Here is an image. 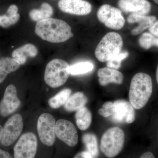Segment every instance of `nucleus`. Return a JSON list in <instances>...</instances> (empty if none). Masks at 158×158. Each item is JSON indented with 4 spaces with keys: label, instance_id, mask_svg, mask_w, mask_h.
Masks as SVG:
<instances>
[{
    "label": "nucleus",
    "instance_id": "obj_1",
    "mask_svg": "<svg viewBox=\"0 0 158 158\" xmlns=\"http://www.w3.org/2000/svg\"><path fill=\"white\" fill-rule=\"evenodd\" d=\"M35 32L43 40L53 43L65 42L73 36L71 28L67 23L52 18L37 22Z\"/></svg>",
    "mask_w": 158,
    "mask_h": 158
},
{
    "label": "nucleus",
    "instance_id": "obj_2",
    "mask_svg": "<svg viewBox=\"0 0 158 158\" xmlns=\"http://www.w3.org/2000/svg\"><path fill=\"white\" fill-rule=\"evenodd\" d=\"M152 81L149 75L144 73L136 74L130 85L129 98L133 107L140 110L149 101L152 93Z\"/></svg>",
    "mask_w": 158,
    "mask_h": 158
},
{
    "label": "nucleus",
    "instance_id": "obj_3",
    "mask_svg": "<svg viewBox=\"0 0 158 158\" xmlns=\"http://www.w3.org/2000/svg\"><path fill=\"white\" fill-rule=\"evenodd\" d=\"M123 46L121 35L116 32L105 35L97 46L95 56L101 62H108L120 53Z\"/></svg>",
    "mask_w": 158,
    "mask_h": 158
},
{
    "label": "nucleus",
    "instance_id": "obj_4",
    "mask_svg": "<svg viewBox=\"0 0 158 158\" xmlns=\"http://www.w3.org/2000/svg\"><path fill=\"white\" fill-rule=\"evenodd\" d=\"M69 65L61 59H54L46 67L44 79L49 87L56 88L64 85L70 75Z\"/></svg>",
    "mask_w": 158,
    "mask_h": 158
},
{
    "label": "nucleus",
    "instance_id": "obj_5",
    "mask_svg": "<svg viewBox=\"0 0 158 158\" xmlns=\"http://www.w3.org/2000/svg\"><path fill=\"white\" fill-rule=\"evenodd\" d=\"M124 141V133L120 128H110L102 136L101 151L108 158L115 157L122 150Z\"/></svg>",
    "mask_w": 158,
    "mask_h": 158
},
{
    "label": "nucleus",
    "instance_id": "obj_6",
    "mask_svg": "<svg viewBox=\"0 0 158 158\" xmlns=\"http://www.w3.org/2000/svg\"><path fill=\"white\" fill-rule=\"evenodd\" d=\"M110 114L113 121L116 123H131L135 118L134 108L130 102L119 99L112 102H106L102 106Z\"/></svg>",
    "mask_w": 158,
    "mask_h": 158
},
{
    "label": "nucleus",
    "instance_id": "obj_7",
    "mask_svg": "<svg viewBox=\"0 0 158 158\" xmlns=\"http://www.w3.org/2000/svg\"><path fill=\"white\" fill-rule=\"evenodd\" d=\"M97 17L100 22L113 30H120L125 23V19L121 10L108 4L100 7L97 12Z\"/></svg>",
    "mask_w": 158,
    "mask_h": 158
},
{
    "label": "nucleus",
    "instance_id": "obj_8",
    "mask_svg": "<svg viewBox=\"0 0 158 158\" xmlns=\"http://www.w3.org/2000/svg\"><path fill=\"white\" fill-rule=\"evenodd\" d=\"M56 120L48 113L41 114L37 121V130L40 141L44 145L51 146L56 138Z\"/></svg>",
    "mask_w": 158,
    "mask_h": 158
},
{
    "label": "nucleus",
    "instance_id": "obj_9",
    "mask_svg": "<svg viewBox=\"0 0 158 158\" xmlns=\"http://www.w3.org/2000/svg\"><path fill=\"white\" fill-rule=\"evenodd\" d=\"M23 127L21 115L15 114L8 119L3 127L1 144L5 146L11 145L19 137Z\"/></svg>",
    "mask_w": 158,
    "mask_h": 158
},
{
    "label": "nucleus",
    "instance_id": "obj_10",
    "mask_svg": "<svg viewBox=\"0 0 158 158\" xmlns=\"http://www.w3.org/2000/svg\"><path fill=\"white\" fill-rule=\"evenodd\" d=\"M37 139L34 133L22 135L14 148V158H34L37 152Z\"/></svg>",
    "mask_w": 158,
    "mask_h": 158
},
{
    "label": "nucleus",
    "instance_id": "obj_11",
    "mask_svg": "<svg viewBox=\"0 0 158 158\" xmlns=\"http://www.w3.org/2000/svg\"><path fill=\"white\" fill-rule=\"evenodd\" d=\"M56 135L59 139L68 146L74 147L77 144V132L72 123L64 119H60L56 123Z\"/></svg>",
    "mask_w": 158,
    "mask_h": 158
},
{
    "label": "nucleus",
    "instance_id": "obj_12",
    "mask_svg": "<svg viewBox=\"0 0 158 158\" xmlns=\"http://www.w3.org/2000/svg\"><path fill=\"white\" fill-rule=\"evenodd\" d=\"M20 104L16 87L13 85H9L0 102V115L6 117L11 115L18 109Z\"/></svg>",
    "mask_w": 158,
    "mask_h": 158
},
{
    "label": "nucleus",
    "instance_id": "obj_13",
    "mask_svg": "<svg viewBox=\"0 0 158 158\" xmlns=\"http://www.w3.org/2000/svg\"><path fill=\"white\" fill-rule=\"evenodd\" d=\"M58 7L61 11L72 15H86L92 11V6L85 0H60Z\"/></svg>",
    "mask_w": 158,
    "mask_h": 158
},
{
    "label": "nucleus",
    "instance_id": "obj_14",
    "mask_svg": "<svg viewBox=\"0 0 158 158\" xmlns=\"http://www.w3.org/2000/svg\"><path fill=\"white\" fill-rule=\"evenodd\" d=\"M118 7L125 13L147 15L151 10V4L148 0H118Z\"/></svg>",
    "mask_w": 158,
    "mask_h": 158
},
{
    "label": "nucleus",
    "instance_id": "obj_15",
    "mask_svg": "<svg viewBox=\"0 0 158 158\" xmlns=\"http://www.w3.org/2000/svg\"><path fill=\"white\" fill-rule=\"evenodd\" d=\"M98 82L102 86H106L110 83L121 85L123 82V76L119 71L109 67L101 68L98 71Z\"/></svg>",
    "mask_w": 158,
    "mask_h": 158
},
{
    "label": "nucleus",
    "instance_id": "obj_16",
    "mask_svg": "<svg viewBox=\"0 0 158 158\" xmlns=\"http://www.w3.org/2000/svg\"><path fill=\"white\" fill-rule=\"evenodd\" d=\"M128 23H137L138 25L131 31L134 35H138L146 29L149 28L156 21V17L153 15H139L130 14L127 17Z\"/></svg>",
    "mask_w": 158,
    "mask_h": 158
},
{
    "label": "nucleus",
    "instance_id": "obj_17",
    "mask_svg": "<svg viewBox=\"0 0 158 158\" xmlns=\"http://www.w3.org/2000/svg\"><path fill=\"white\" fill-rule=\"evenodd\" d=\"M37 54L38 50L35 45L27 44L14 50L11 54V56L22 65L26 63L28 58H34Z\"/></svg>",
    "mask_w": 158,
    "mask_h": 158
},
{
    "label": "nucleus",
    "instance_id": "obj_18",
    "mask_svg": "<svg viewBox=\"0 0 158 158\" xmlns=\"http://www.w3.org/2000/svg\"><path fill=\"white\" fill-rule=\"evenodd\" d=\"M21 64L13 58L2 57L0 59V84L2 83L9 74L18 70Z\"/></svg>",
    "mask_w": 158,
    "mask_h": 158
},
{
    "label": "nucleus",
    "instance_id": "obj_19",
    "mask_svg": "<svg viewBox=\"0 0 158 158\" xmlns=\"http://www.w3.org/2000/svg\"><path fill=\"white\" fill-rule=\"evenodd\" d=\"M88 99L83 92H77L71 95L64 105V108L68 112H73L85 106Z\"/></svg>",
    "mask_w": 158,
    "mask_h": 158
},
{
    "label": "nucleus",
    "instance_id": "obj_20",
    "mask_svg": "<svg viewBox=\"0 0 158 158\" xmlns=\"http://www.w3.org/2000/svg\"><path fill=\"white\" fill-rule=\"evenodd\" d=\"M16 5L9 6L6 14L0 15V27L8 28L16 23L19 20L20 15Z\"/></svg>",
    "mask_w": 158,
    "mask_h": 158
},
{
    "label": "nucleus",
    "instance_id": "obj_21",
    "mask_svg": "<svg viewBox=\"0 0 158 158\" xmlns=\"http://www.w3.org/2000/svg\"><path fill=\"white\" fill-rule=\"evenodd\" d=\"M54 10L52 6L48 3L44 2L38 9H33L29 12L30 18L35 22L40 21L50 18L53 14Z\"/></svg>",
    "mask_w": 158,
    "mask_h": 158
},
{
    "label": "nucleus",
    "instance_id": "obj_22",
    "mask_svg": "<svg viewBox=\"0 0 158 158\" xmlns=\"http://www.w3.org/2000/svg\"><path fill=\"white\" fill-rule=\"evenodd\" d=\"M75 118L78 127L82 131L88 129L92 122L91 112L85 106L77 110Z\"/></svg>",
    "mask_w": 158,
    "mask_h": 158
},
{
    "label": "nucleus",
    "instance_id": "obj_23",
    "mask_svg": "<svg viewBox=\"0 0 158 158\" xmlns=\"http://www.w3.org/2000/svg\"><path fill=\"white\" fill-rule=\"evenodd\" d=\"M72 91L71 89L65 88L61 90L56 95L51 98L48 100V104L53 109H58L64 106L70 96Z\"/></svg>",
    "mask_w": 158,
    "mask_h": 158
},
{
    "label": "nucleus",
    "instance_id": "obj_24",
    "mask_svg": "<svg viewBox=\"0 0 158 158\" xmlns=\"http://www.w3.org/2000/svg\"><path fill=\"white\" fill-rule=\"evenodd\" d=\"M82 141L85 144L87 151L91 154L94 157H96L98 156L99 151L96 136L91 133L85 134L83 136Z\"/></svg>",
    "mask_w": 158,
    "mask_h": 158
},
{
    "label": "nucleus",
    "instance_id": "obj_25",
    "mask_svg": "<svg viewBox=\"0 0 158 158\" xmlns=\"http://www.w3.org/2000/svg\"><path fill=\"white\" fill-rule=\"evenodd\" d=\"M94 68L93 63L89 62H81L73 64L69 66L71 75L84 74L91 72Z\"/></svg>",
    "mask_w": 158,
    "mask_h": 158
},
{
    "label": "nucleus",
    "instance_id": "obj_26",
    "mask_svg": "<svg viewBox=\"0 0 158 158\" xmlns=\"http://www.w3.org/2000/svg\"><path fill=\"white\" fill-rule=\"evenodd\" d=\"M139 45L142 48L148 50L153 46L158 47V37L151 33L145 32L138 40Z\"/></svg>",
    "mask_w": 158,
    "mask_h": 158
},
{
    "label": "nucleus",
    "instance_id": "obj_27",
    "mask_svg": "<svg viewBox=\"0 0 158 158\" xmlns=\"http://www.w3.org/2000/svg\"><path fill=\"white\" fill-rule=\"evenodd\" d=\"M129 53L127 52H120L117 56L107 62L106 65L109 68L118 69L120 68L123 60L127 58Z\"/></svg>",
    "mask_w": 158,
    "mask_h": 158
},
{
    "label": "nucleus",
    "instance_id": "obj_28",
    "mask_svg": "<svg viewBox=\"0 0 158 158\" xmlns=\"http://www.w3.org/2000/svg\"><path fill=\"white\" fill-rule=\"evenodd\" d=\"M150 33L154 36L158 37V20L154 23L151 27L149 28Z\"/></svg>",
    "mask_w": 158,
    "mask_h": 158
},
{
    "label": "nucleus",
    "instance_id": "obj_29",
    "mask_svg": "<svg viewBox=\"0 0 158 158\" xmlns=\"http://www.w3.org/2000/svg\"><path fill=\"white\" fill-rule=\"evenodd\" d=\"M74 158H94L88 151H82L78 153Z\"/></svg>",
    "mask_w": 158,
    "mask_h": 158
},
{
    "label": "nucleus",
    "instance_id": "obj_30",
    "mask_svg": "<svg viewBox=\"0 0 158 158\" xmlns=\"http://www.w3.org/2000/svg\"><path fill=\"white\" fill-rule=\"evenodd\" d=\"M0 158H12V157L9 152L0 149Z\"/></svg>",
    "mask_w": 158,
    "mask_h": 158
},
{
    "label": "nucleus",
    "instance_id": "obj_31",
    "mask_svg": "<svg viewBox=\"0 0 158 158\" xmlns=\"http://www.w3.org/2000/svg\"><path fill=\"white\" fill-rule=\"evenodd\" d=\"M139 158H155V157L152 152H146L144 153Z\"/></svg>",
    "mask_w": 158,
    "mask_h": 158
},
{
    "label": "nucleus",
    "instance_id": "obj_32",
    "mask_svg": "<svg viewBox=\"0 0 158 158\" xmlns=\"http://www.w3.org/2000/svg\"><path fill=\"white\" fill-rule=\"evenodd\" d=\"M3 127L0 125V142L2 140V136Z\"/></svg>",
    "mask_w": 158,
    "mask_h": 158
},
{
    "label": "nucleus",
    "instance_id": "obj_33",
    "mask_svg": "<svg viewBox=\"0 0 158 158\" xmlns=\"http://www.w3.org/2000/svg\"><path fill=\"white\" fill-rule=\"evenodd\" d=\"M156 77L157 82L158 84V65L157 68L156 72Z\"/></svg>",
    "mask_w": 158,
    "mask_h": 158
},
{
    "label": "nucleus",
    "instance_id": "obj_34",
    "mask_svg": "<svg viewBox=\"0 0 158 158\" xmlns=\"http://www.w3.org/2000/svg\"><path fill=\"white\" fill-rule=\"evenodd\" d=\"M156 3V4H158V0H153Z\"/></svg>",
    "mask_w": 158,
    "mask_h": 158
}]
</instances>
